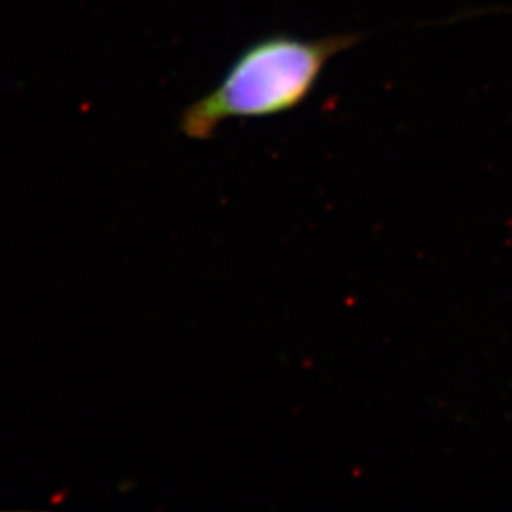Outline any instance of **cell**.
Here are the masks:
<instances>
[{
  "mask_svg": "<svg viewBox=\"0 0 512 512\" xmlns=\"http://www.w3.org/2000/svg\"><path fill=\"white\" fill-rule=\"evenodd\" d=\"M361 40V33L319 38L275 33L258 38L234 59L213 90L181 112V135L190 141H209L228 120L293 112L308 101L330 59Z\"/></svg>",
  "mask_w": 512,
  "mask_h": 512,
  "instance_id": "cell-1",
  "label": "cell"
}]
</instances>
